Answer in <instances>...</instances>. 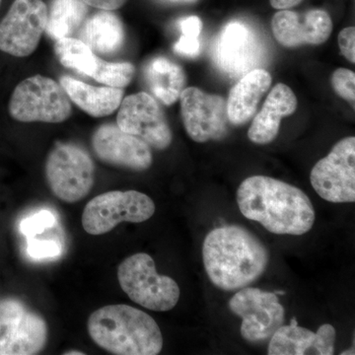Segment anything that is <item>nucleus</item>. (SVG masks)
I'll use <instances>...</instances> for the list:
<instances>
[{"label":"nucleus","instance_id":"nucleus-15","mask_svg":"<svg viewBox=\"0 0 355 355\" xmlns=\"http://www.w3.org/2000/svg\"><path fill=\"white\" fill-rule=\"evenodd\" d=\"M261 53V44L254 33L243 23L231 22L217 37L214 57L224 73L239 77L254 69Z\"/></svg>","mask_w":355,"mask_h":355},{"label":"nucleus","instance_id":"nucleus-1","mask_svg":"<svg viewBox=\"0 0 355 355\" xmlns=\"http://www.w3.org/2000/svg\"><path fill=\"white\" fill-rule=\"evenodd\" d=\"M237 203L243 216L273 234L304 235L316 216L304 191L272 177L245 179L238 188Z\"/></svg>","mask_w":355,"mask_h":355},{"label":"nucleus","instance_id":"nucleus-34","mask_svg":"<svg viewBox=\"0 0 355 355\" xmlns=\"http://www.w3.org/2000/svg\"><path fill=\"white\" fill-rule=\"evenodd\" d=\"M64 354L67 355H84V352H77V350H73V352H64Z\"/></svg>","mask_w":355,"mask_h":355},{"label":"nucleus","instance_id":"nucleus-19","mask_svg":"<svg viewBox=\"0 0 355 355\" xmlns=\"http://www.w3.org/2000/svg\"><path fill=\"white\" fill-rule=\"evenodd\" d=\"M60 83L70 101L94 118H103L114 113L120 108L125 94L123 88L96 87L71 76L60 77Z\"/></svg>","mask_w":355,"mask_h":355},{"label":"nucleus","instance_id":"nucleus-10","mask_svg":"<svg viewBox=\"0 0 355 355\" xmlns=\"http://www.w3.org/2000/svg\"><path fill=\"white\" fill-rule=\"evenodd\" d=\"M310 182L327 202H354L355 137H345L311 170Z\"/></svg>","mask_w":355,"mask_h":355},{"label":"nucleus","instance_id":"nucleus-5","mask_svg":"<svg viewBox=\"0 0 355 355\" xmlns=\"http://www.w3.org/2000/svg\"><path fill=\"white\" fill-rule=\"evenodd\" d=\"M8 112L20 123H60L69 120L72 106L60 83L38 74L16 86L9 100Z\"/></svg>","mask_w":355,"mask_h":355},{"label":"nucleus","instance_id":"nucleus-32","mask_svg":"<svg viewBox=\"0 0 355 355\" xmlns=\"http://www.w3.org/2000/svg\"><path fill=\"white\" fill-rule=\"evenodd\" d=\"M88 6L95 7L101 10H116L125 6L128 0H81Z\"/></svg>","mask_w":355,"mask_h":355},{"label":"nucleus","instance_id":"nucleus-13","mask_svg":"<svg viewBox=\"0 0 355 355\" xmlns=\"http://www.w3.org/2000/svg\"><path fill=\"white\" fill-rule=\"evenodd\" d=\"M180 102L184 130L193 141L203 144L225 137L229 121L221 96L189 87L184 89Z\"/></svg>","mask_w":355,"mask_h":355},{"label":"nucleus","instance_id":"nucleus-4","mask_svg":"<svg viewBox=\"0 0 355 355\" xmlns=\"http://www.w3.org/2000/svg\"><path fill=\"white\" fill-rule=\"evenodd\" d=\"M118 279L130 300L146 309L167 312L179 302L181 291L177 282L159 275L155 261L148 254H135L121 261Z\"/></svg>","mask_w":355,"mask_h":355},{"label":"nucleus","instance_id":"nucleus-17","mask_svg":"<svg viewBox=\"0 0 355 355\" xmlns=\"http://www.w3.org/2000/svg\"><path fill=\"white\" fill-rule=\"evenodd\" d=\"M297 109V98L288 86L279 83L266 97L261 111L248 130V137L256 144H268L277 139L282 119L291 116Z\"/></svg>","mask_w":355,"mask_h":355},{"label":"nucleus","instance_id":"nucleus-28","mask_svg":"<svg viewBox=\"0 0 355 355\" xmlns=\"http://www.w3.org/2000/svg\"><path fill=\"white\" fill-rule=\"evenodd\" d=\"M55 218L50 210H41L31 216L26 217L20 223V231L27 238L41 234L46 228L55 224Z\"/></svg>","mask_w":355,"mask_h":355},{"label":"nucleus","instance_id":"nucleus-29","mask_svg":"<svg viewBox=\"0 0 355 355\" xmlns=\"http://www.w3.org/2000/svg\"><path fill=\"white\" fill-rule=\"evenodd\" d=\"M331 85L336 94L347 102L354 104L355 74L352 70L338 69L331 76Z\"/></svg>","mask_w":355,"mask_h":355},{"label":"nucleus","instance_id":"nucleus-14","mask_svg":"<svg viewBox=\"0 0 355 355\" xmlns=\"http://www.w3.org/2000/svg\"><path fill=\"white\" fill-rule=\"evenodd\" d=\"M95 155L105 164L132 171H146L153 163L151 147L118 125L104 123L92 135Z\"/></svg>","mask_w":355,"mask_h":355},{"label":"nucleus","instance_id":"nucleus-33","mask_svg":"<svg viewBox=\"0 0 355 355\" xmlns=\"http://www.w3.org/2000/svg\"><path fill=\"white\" fill-rule=\"evenodd\" d=\"M270 2L273 8L284 10V9H291L297 6L302 2V0H270Z\"/></svg>","mask_w":355,"mask_h":355},{"label":"nucleus","instance_id":"nucleus-7","mask_svg":"<svg viewBox=\"0 0 355 355\" xmlns=\"http://www.w3.org/2000/svg\"><path fill=\"white\" fill-rule=\"evenodd\" d=\"M155 203L137 191H112L93 198L84 207L83 226L90 235L107 234L121 222L142 223L155 214Z\"/></svg>","mask_w":355,"mask_h":355},{"label":"nucleus","instance_id":"nucleus-18","mask_svg":"<svg viewBox=\"0 0 355 355\" xmlns=\"http://www.w3.org/2000/svg\"><path fill=\"white\" fill-rule=\"evenodd\" d=\"M270 85L272 76L265 69H254L244 74L229 93L226 101L228 121L241 125L251 120Z\"/></svg>","mask_w":355,"mask_h":355},{"label":"nucleus","instance_id":"nucleus-22","mask_svg":"<svg viewBox=\"0 0 355 355\" xmlns=\"http://www.w3.org/2000/svg\"><path fill=\"white\" fill-rule=\"evenodd\" d=\"M87 4L81 0H51L48 7L46 32L51 39L72 37L87 18Z\"/></svg>","mask_w":355,"mask_h":355},{"label":"nucleus","instance_id":"nucleus-3","mask_svg":"<svg viewBox=\"0 0 355 355\" xmlns=\"http://www.w3.org/2000/svg\"><path fill=\"white\" fill-rule=\"evenodd\" d=\"M93 342L116 355H156L163 349V336L155 320L130 305H107L88 318Z\"/></svg>","mask_w":355,"mask_h":355},{"label":"nucleus","instance_id":"nucleus-26","mask_svg":"<svg viewBox=\"0 0 355 355\" xmlns=\"http://www.w3.org/2000/svg\"><path fill=\"white\" fill-rule=\"evenodd\" d=\"M182 36L175 44L174 51L178 55L187 58H197L200 53V32L202 22L198 16H189L179 21Z\"/></svg>","mask_w":355,"mask_h":355},{"label":"nucleus","instance_id":"nucleus-31","mask_svg":"<svg viewBox=\"0 0 355 355\" xmlns=\"http://www.w3.org/2000/svg\"><path fill=\"white\" fill-rule=\"evenodd\" d=\"M338 46L343 57L349 62H355V28L347 27L338 34Z\"/></svg>","mask_w":355,"mask_h":355},{"label":"nucleus","instance_id":"nucleus-35","mask_svg":"<svg viewBox=\"0 0 355 355\" xmlns=\"http://www.w3.org/2000/svg\"><path fill=\"white\" fill-rule=\"evenodd\" d=\"M1 1H2V0H0V6H1Z\"/></svg>","mask_w":355,"mask_h":355},{"label":"nucleus","instance_id":"nucleus-12","mask_svg":"<svg viewBox=\"0 0 355 355\" xmlns=\"http://www.w3.org/2000/svg\"><path fill=\"white\" fill-rule=\"evenodd\" d=\"M116 125L123 132L139 137L157 150H165L171 146L173 133L164 112L153 96L146 92L123 99Z\"/></svg>","mask_w":355,"mask_h":355},{"label":"nucleus","instance_id":"nucleus-21","mask_svg":"<svg viewBox=\"0 0 355 355\" xmlns=\"http://www.w3.org/2000/svg\"><path fill=\"white\" fill-rule=\"evenodd\" d=\"M144 78L153 94L167 106L180 99L187 83L179 64L164 57L154 58L144 67Z\"/></svg>","mask_w":355,"mask_h":355},{"label":"nucleus","instance_id":"nucleus-2","mask_svg":"<svg viewBox=\"0 0 355 355\" xmlns=\"http://www.w3.org/2000/svg\"><path fill=\"white\" fill-rule=\"evenodd\" d=\"M202 260L210 282L223 291H233L256 282L265 272L270 254L247 229L228 225L207 235Z\"/></svg>","mask_w":355,"mask_h":355},{"label":"nucleus","instance_id":"nucleus-25","mask_svg":"<svg viewBox=\"0 0 355 355\" xmlns=\"http://www.w3.org/2000/svg\"><path fill=\"white\" fill-rule=\"evenodd\" d=\"M135 74V67L130 62H110L99 58L91 78L109 87L123 89L132 83Z\"/></svg>","mask_w":355,"mask_h":355},{"label":"nucleus","instance_id":"nucleus-23","mask_svg":"<svg viewBox=\"0 0 355 355\" xmlns=\"http://www.w3.org/2000/svg\"><path fill=\"white\" fill-rule=\"evenodd\" d=\"M55 53L64 67L90 77L94 73L99 60L88 44L73 37L57 40Z\"/></svg>","mask_w":355,"mask_h":355},{"label":"nucleus","instance_id":"nucleus-24","mask_svg":"<svg viewBox=\"0 0 355 355\" xmlns=\"http://www.w3.org/2000/svg\"><path fill=\"white\" fill-rule=\"evenodd\" d=\"M315 333L298 324L296 318H292L291 324L282 326L270 338L268 354L303 355L310 349Z\"/></svg>","mask_w":355,"mask_h":355},{"label":"nucleus","instance_id":"nucleus-27","mask_svg":"<svg viewBox=\"0 0 355 355\" xmlns=\"http://www.w3.org/2000/svg\"><path fill=\"white\" fill-rule=\"evenodd\" d=\"M336 338V329L331 324H322L315 333L314 340L306 354L333 355L335 354Z\"/></svg>","mask_w":355,"mask_h":355},{"label":"nucleus","instance_id":"nucleus-9","mask_svg":"<svg viewBox=\"0 0 355 355\" xmlns=\"http://www.w3.org/2000/svg\"><path fill=\"white\" fill-rule=\"evenodd\" d=\"M48 23V6L43 0H14L0 21V51L26 58L38 48Z\"/></svg>","mask_w":355,"mask_h":355},{"label":"nucleus","instance_id":"nucleus-8","mask_svg":"<svg viewBox=\"0 0 355 355\" xmlns=\"http://www.w3.org/2000/svg\"><path fill=\"white\" fill-rule=\"evenodd\" d=\"M44 318L18 298L0 300V355H34L48 343Z\"/></svg>","mask_w":355,"mask_h":355},{"label":"nucleus","instance_id":"nucleus-30","mask_svg":"<svg viewBox=\"0 0 355 355\" xmlns=\"http://www.w3.org/2000/svg\"><path fill=\"white\" fill-rule=\"evenodd\" d=\"M62 247L55 240H37L28 238L27 253L33 259L55 258Z\"/></svg>","mask_w":355,"mask_h":355},{"label":"nucleus","instance_id":"nucleus-16","mask_svg":"<svg viewBox=\"0 0 355 355\" xmlns=\"http://www.w3.org/2000/svg\"><path fill=\"white\" fill-rule=\"evenodd\" d=\"M273 36L286 48L324 44L333 32L331 16L322 9L300 14L284 9L273 15Z\"/></svg>","mask_w":355,"mask_h":355},{"label":"nucleus","instance_id":"nucleus-6","mask_svg":"<svg viewBox=\"0 0 355 355\" xmlns=\"http://www.w3.org/2000/svg\"><path fill=\"white\" fill-rule=\"evenodd\" d=\"M46 178L51 193L58 200L79 202L87 197L94 186V161L83 147L58 144L46 157Z\"/></svg>","mask_w":355,"mask_h":355},{"label":"nucleus","instance_id":"nucleus-20","mask_svg":"<svg viewBox=\"0 0 355 355\" xmlns=\"http://www.w3.org/2000/svg\"><path fill=\"white\" fill-rule=\"evenodd\" d=\"M79 36L94 53L113 55L125 43V29L120 18L109 10H101L86 18Z\"/></svg>","mask_w":355,"mask_h":355},{"label":"nucleus","instance_id":"nucleus-11","mask_svg":"<svg viewBox=\"0 0 355 355\" xmlns=\"http://www.w3.org/2000/svg\"><path fill=\"white\" fill-rule=\"evenodd\" d=\"M229 307L242 318L241 336L250 343L272 338L286 317L284 306L275 292L253 287L240 289L229 301Z\"/></svg>","mask_w":355,"mask_h":355}]
</instances>
